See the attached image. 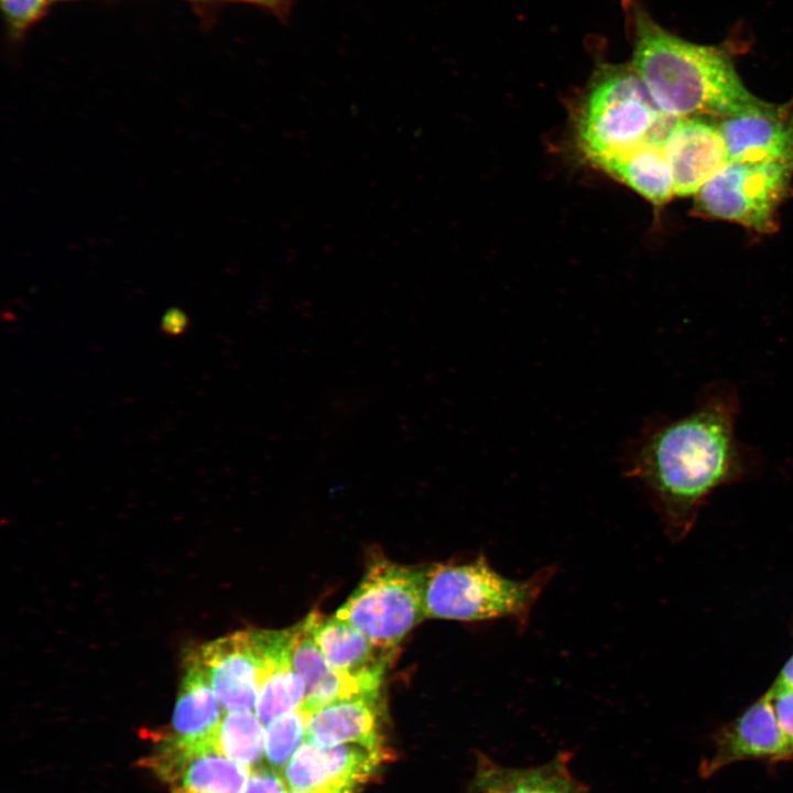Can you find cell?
<instances>
[{"instance_id": "obj_23", "label": "cell", "mask_w": 793, "mask_h": 793, "mask_svg": "<svg viewBox=\"0 0 793 793\" xmlns=\"http://www.w3.org/2000/svg\"><path fill=\"white\" fill-rule=\"evenodd\" d=\"M1 6L11 28L22 31L44 13L46 0H1Z\"/></svg>"}, {"instance_id": "obj_25", "label": "cell", "mask_w": 793, "mask_h": 793, "mask_svg": "<svg viewBox=\"0 0 793 793\" xmlns=\"http://www.w3.org/2000/svg\"><path fill=\"white\" fill-rule=\"evenodd\" d=\"M183 326L184 317L183 315H180L178 312H169L167 315L164 317L163 327L169 333H178L183 328Z\"/></svg>"}, {"instance_id": "obj_20", "label": "cell", "mask_w": 793, "mask_h": 793, "mask_svg": "<svg viewBox=\"0 0 793 793\" xmlns=\"http://www.w3.org/2000/svg\"><path fill=\"white\" fill-rule=\"evenodd\" d=\"M217 751L249 768L258 765L264 749L262 721L251 710H230L215 736Z\"/></svg>"}, {"instance_id": "obj_19", "label": "cell", "mask_w": 793, "mask_h": 793, "mask_svg": "<svg viewBox=\"0 0 793 793\" xmlns=\"http://www.w3.org/2000/svg\"><path fill=\"white\" fill-rule=\"evenodd\" d=\"M601 170L656 206L674 194V180L662 146L644 143L610 161Z\"/></svg>"}, {"instance_id": "obj_24", "label": "cell", "mask_w": 793, "mask_h": 793, "mask_svg": "<svg viewBox=\"0 0 793 793\" xmlns=\"http://www.w3.org/2000/svg\"><path fill=\"white\" fill-rule=\"evenodd\" d=\"M284 779L272 768L252 770L241 793H284Z\"/></svg>"}, {"instance_id": "obj_15", "label": "cell", "mask_w": 793, "mask_h": 793, "mask_svg": "<svg viewBox=\"0 0 793 793\" xmlns=\"http://www.w3.org/2000/svg\"><path fill=\"white\" fill-rule=\"evenodd\" d=\"M379 696L338 700L309 713L307 740L321 746L359 745L382 747L379 730Z\"/></svg>"}, {"instance_id": "obj_9", "label": "cell", "mask_w": 793, "mask_h": 793, "mask_svg": "<svg viewBox=\"0 0 793 793\" xmlns=\"http://www.w3.org/2000/svg\"><path fill=\"white\" fill-rule=\"evenodd\" d=\"M729 161L793 164V112L760 99L716 123Z\"/></svg>"}, {"instance_id": "obj_27", "label": "cell", "mask_w": 793, "mask_h": 793, "mask_svg": "<svg viewBox=\"0 0 793 793\" xmlns=\"http://www.w3.org/2000/svg\"><path fill=\"white\" fill-rule=\"evenodd\" d=\"M355 789H338V787H326L316 790H294L290 789L284 793H357Z\"/></svg>"}, {"instance_id": "obj_6", "label": "cell", "mask_w": 793, "mask_h": 793, "mask_svg": "<svg viewBox=\"0 0 793 793\" xmlns=\"http://www.w3.org/2000/svg\"><path fill=\"white\" fill-rule=\"evenodd\" d=\"M792 175L793 164L728 160L695 194L694 211L759 232L774 231Z\"/></svg>"}, {"instance_id": "obj_4", "label": "cell", "mask_w": 793, "mask_h": 793, "mask_svg": "<svg viewBox=\"0 0 793 793\" xmlns=\"http://www.w3.org/2000/svg\"><path fill=\"white\" fill-rule=\"evenodd\" d=\"M552 575L545 568L529 579H510L484 556L430 565L425 567V615L467 622L510 618L523 626Z\"/></svg>"}, {"instance_id": "obj_22", "label": "cell", "mask_w": 793, "mask_h": 793, "mask_svg": "<svg viewBox=\"0 0 793 793\" xmlns=\"http://www.w3.org/2000/svg\"><path fill=\"white\" fill-rule=\"evenodd\" d=\"M793 757V693L774 684L764 693Z\"/></svg>"}, {"instance_id": "obj_14", "label": "cell", "mask_w": 793, "mask_h": 793, "mask_svg": "<svg viewBox=\"0 0 793 793\" xmlns=\"http://www.w3.org/2000/svg\"><path fill=\"white\" fill-rule=\"evenodd\" d=\"M291 659L305 683L301 708L308 713L344 699L379 696L357 680L334 670L325 660L305 621L291 628Z\"/></svg>"}, {"instance_id": "obj_16", "label": "cell", "mask_w": 793, "mask_h": 793, "mask_svg": "<svg viewBox=\"0 0 793 793\" xmlns=\"http://www.w3.org/2000/svg\"><path fill=\"white\" fill-rule=\"evenodd\" d=\"M220 704L196 650L186 659V669L175 704L171 737L188 743H215L221 721Z\"/></svg>"}, {"instance_id": "obj_1", "label": "cell", "mask_w": 793, "mask_h": 793, "mask_svg": "<svg viewBox=\"0 0 793 793\" xmlns=\"http://www.w3.org/2000/svg\"><path fill=\"white\" fill-rule=\"evenodd\" d=\"M737 388L717 380L705 385L687 414L647 423L627 452L626 476L637 480L674 537L693 526L716 489L754 476L757 448L736 432Z\"/></svg>"}, {"instance_id": "obj_21", "label": "cell", "mask_w": 793, "mask_h": 793, "mask_svg": "<svg viewBox=\"0 0 793 793\" xmlns=\"http://www.w3.org/2000/svg\"><path fill=\"white\" fill-rule=\"evenodd\" d=\"M309 713L294 709L274 718L264 730V752L271 768L284 767L307 737Z\"/></svg>"}, {"instance_id": "obj_3", "label": "cell", "mask_w": 793, "mask_h": 793, "mask_svg": "<svg viewBox=\"0 0 793 793\" xmlns=\"http://www.w3.org/2000/svg\"><path fill=\"white\" fill-rule=\"evenodd\" d=\"M676 118L650 98L630 64H600L582 96L576 118L580 151L602 169L644 144L662 146Z\"/></svg>"}, {"instance_id": "obj_7", "label": "cell", "mask_w": 793, "mask_h": 793, "mask_svg": "<svg viewBox=\"0 0 793 793\" xmlns=\"http://www.w3.org/2000/svg\"><path fill=\"white\" fill-rule=\"evenodd\" d=\"M220 706L251 710L265 669L263 630H242L196 650Z\"/></svg>"}, {"instance_id": "obj_12", "label": "cell", "mask_w": 793, "mask_h": 793, "mask_svg": "<svg viewBox=\"0 0 793 793\" xmlns=\"http://www.w3.org/2000/svg\"><path fill=\"white\" fill-rule=\"evenodd\" d=\"M791 752L770 702L764 694L717 736L713 754L702 764L710 775L730 763L747 759H784Z\"/></svg>"}, {"instance_id": "obj_2", "label": "cell", "mask_w": 793, "mask_h": 793, "mask_svg": "<svg viewBox=\"0 0 793 793\" xmlns=\"http://www.w3.org/2000/svg\"><path fill=\"white\" fill-rule=\"evenodd\" d=\"M630 65L654 105L674 118L739 113L757 102L721 48L689 42L658 24L638 0H621Z\"/></svg>"}, {"instance_id": "obj_10", "label": "cell", "mask_w": 793, "mask_h": 793, "mask_svg": "<svg viewBox=\"0 0 793 793\" xmlns=\"http://www.w3.org/2000/svg\"><path fill=\"white\" fill-rule=\"evenodd\" d=\"M305 621L322 654L334 670L357 680L369 691L379 693L397 650L378 647L337 616L326 617L313 611Z\"/></svg>"}, {"instance_id": "obj_13", "label": "cell", "mask_w": 793, "mask_h": 793, "mask_svg": "<svg viewBox=\"0 0 793 793\" xmlns=\"http://www.w3.org/2000/svg\"><path fill=\"white\" fill-rule=\"evenodd\" d=\"M571 753L560 752L546 763L506 767L479 754L467 793H589L569 768Z\"/></svg>"}, {"instance_id": "obj_11", "label": "cell", "mask_w": 793, "mask_h": 793, "mask_svg": "<svg viewBox=\"0 0 793 793\" xmlns=\"http://www.w3.org/2000/svg\"><path fill=\"white\" fill-rule=\"evenodd\" d=\"M662 150L670 163L677 196L695 195L728 161L716 123L703 117L677 118Z\"/></svg>"}, {"instance_id": "obj_26", "label": "cell", "mask_w": 793, "mask_h": 793, "mask_svg": "<svg viewBox=\"0 0 793 793\" xmlns=\"http://www.w3.org/2000/svg\"><path fill=\"white\" fill-rule=\"evenodd\" d=\"M257 4H261L276 12H283L287 9L290 0H245Z\"/></svg>"}, {"instance_id": "obj_5", "label": "cell", "mask_w": 793, "mask_h": 793, "mask_svg": "<svg viewBox=\"0 0 793 793\" xmlns=\"http://www.w3.org/2000/svg\"><path fill=\"white\" fill-rule=\"evenodd\" d=\"M425 567L377 560L337 610L374 644L397 650L403 638L425 617Z\"/></svg>"}, {"instance_id": "obj_8", "label": "cell", "mask_w": 793, "mask_h": 793, "mask_svg": "<svg viewBox=\"0 0 793 793\" xmlns=\"http://www.w3.org/2000/svg\"><path fill=\"white\" fill-rule=\"evenodd\" d=\"M387 758L384 748L354 743L321 746L307 740L283 767V779L294 790H358Z\"/></svg>"}, {"instance_id": "obj_17", "label": "cell", "mask_w": 793, "mask_h": 793, "mask_svg": "<svg viewBox=\"0 0 793 793\" xmlns=\"http://www.w3.org/2000/svg\"><path fill=\"white\" fill-rule=\"evenodd\" d=\"M265 669L261 677L256 714L262 724L301 708L305 683L291 659V628L264 630Z\"/></svg>"}, {"instance_id": "obj_18", "label": "cell", "mask_w": 793, "mask_h": 793, "mask_svg": "<svg viewBox=\"0 0 793 793\" xmlns=\"http://www.w3.org/2000/svg\"><path fill=\"white\" fill-rule=\"evenodd\" d=\"M251 772L213 747L191 756L165 782L171 793H241Z\"/></svg>"}]
</instances>
